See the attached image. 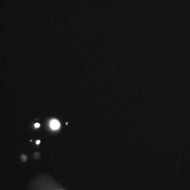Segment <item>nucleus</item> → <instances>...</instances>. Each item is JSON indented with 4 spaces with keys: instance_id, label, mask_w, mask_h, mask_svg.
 Listing matches in <instances>:
<instances>
[{
    "instance_id": "1",
    "label": "nucleus",
    "mask_w": 190,
    "mask_h": 190,
    "mask_svg": "<svg viewBox=\"0 0 190 190\" xmlns=\"http://www.w3.org/2000/svg\"><path fill=\"white\" fill-rule=\"evenodd\" d=\"M50 127L52 130H58L60 128V123L56 120H53L50 123Z\"/></svg>"
},
{
    "instance_id": "3",
    "label": "nucleus",
    "mask_w": 190,
    "mask_h": 190,
    "mask_svg": "<svg viewBox=\"0 0 190 190\" xmlns=\"http://www.w3.org/2000/svg\"><path fill=\"white\" fill-rule=\"evenodd\" d=\"M36 143H37V144H39L40 143V140H38V141H37V142H36Z\"/></svg>"
},
{
    "instance_id": "2",
    "label": "nucleus",
    "mask_w": 190,
    "mask_h": 190,
    "mask_svg": "<svg viewBox=\"0 0 190 190\" xmlns=\"http://www.w3.org/2000/svg\"><path fill=\"white\" fill-rule=\"evenodd\" d=\"M40 123H35V128H40Z\"/></svg>"
}]
</instances>
